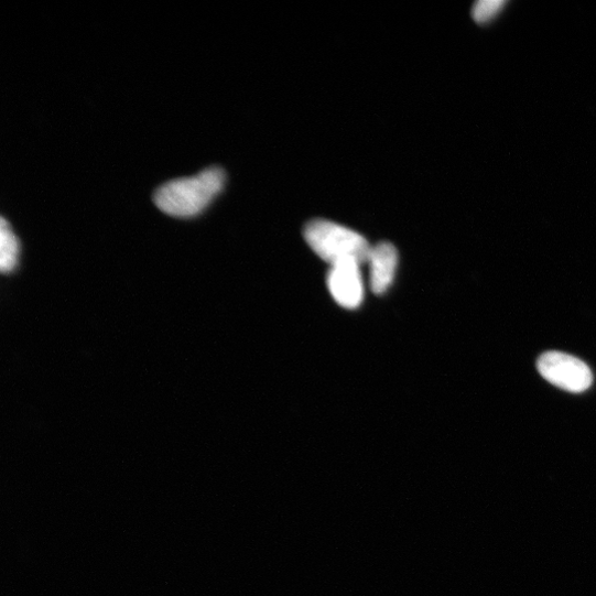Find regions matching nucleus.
I'll return each mask as SVG.
<instances>
[{"label": "nucleus", "mask_w": 596, "mask_h": 596, "mask_svg": "<svg viewBox=\"0 0 596 596\" xmlns=\"http://www.w3.org/2000/svg\"><path fill=\"white\" fill-rule=\"evenodd\" d=\"M226 173L220 167H209L196 176L172 181L154 195L155 205L175 218L201 215L223 192Z\"/></svg>", "instance_id": "obj_1"}, {"label": "nucleus", "mask_w": 596, "mask_h": 596, "mask_svg": "<svg viewBox=\"0 0 596 596\" xmlns=\"http://www.w3.org/2000/svg\"><path fill=\"white\" fill-rule=\"evenodd\" d=\"M304 238L310 248L330 266L355 260L367 263L371 246L358 232L329 220L316 219L304 228Z\"/></svg>", "instance_id": "obj_2"}, {"label": "nucleus", "mask_w": 596, "mask_h": 596, "mask_svg": "<svg viewBox=\"0 0 596 596\" xmlns=\"http://www.w3.org/2000/svg\"><path fill=\"white\" fill-rule=\"evenodd\" d=\"M537 367L541 377L548 382L572 393L587 390L593 382L588 366L568 354L544 353L539 357Z\"/></svg>", "instance_id": "obj_3"}, {"label": "nucleus", "mask_w": 596, "mask_h": 596, "mask_svg": "<svg viewBox=\"0 0 596 596\" xmlns=\"http://www.w3.org/2000/svg\"><path fill=\"white\" fill-rule=\"evenodd\" d=\"M361 264L345 260L330 266L327 286L335 302L347 310L358 308L365 295Z\"/></svg>", "instance_id": "obj_4"}, {"label": "nucleus", "mask_w": 596, "mask_h": 596, "mask_svg": "<svg viewBox=\"0 0 596 596\" xmlns=\"http://www.w3.org/2000/svg\"><path fill=\"white\" fill-rule=\"evenodd\" d=\"M399 262L395 247L381 242L371 248L367 263L369 264V281L372 292L381 295L391 286Z\"/></svg>", "instance_id": "obj_5"}, {"label": "nucleus", "mask_w": 596, "mask_h": 596, "mask_svg": "<svg viewBox=\"0 0 596 596\" xmlns=\"http://www.w3.org/2000/svg\"><path fill=\"white\" fill-rule=\"evenodd\" d=\"M20 249V241L11 225L6 218H2V223H0V269L3 273H12L17 269Z\"/></svg>", "instance_id": "obj_6"}, {"label": "nucleus", "mask_w": 596, "mask_h": 596, "mask_svg": "<svg viewBox=\"0 0 596 596\" xmlns=\"http://www.w3.org/2000/svg\"><path fill=\"white\" fill-rule=\"evenodd\" d=\"M501 0H483L475 4L472 15L477 23H488L494 20L505 8Z\"/></svg>", "instance_id": "obj_7"}]
</instances>
